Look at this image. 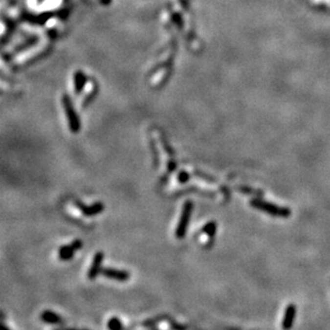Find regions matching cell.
Masks as SVG:
<instances>
[{"label":"cell","mask_w":330,"mask_h":330,"mask_svg":"<svg viewBox=\"0 0 330 330\" xmlns=\"http://www.w3.org/2000/svg\"><path fill=\"white\" fill-rule=\"evenodd\" d=\"M193 210H194L193 202L190 200H187L183 205L181 217H179L178 223H177L176 229V237L177 240H183L185 235H186L187 228H188V224H189V221H190V217H192Z\"/></svg>","instance_id":"7a4b0ae2"},{"label":"cell","mask_w":330,"mask_h":330,"mask_svg":"<svg viewBox=\"0 0 330 330\" xmlns=\"http://www.w3.org/2000/svg\"><path fill=\"white\" fill-rule=\"evenodd\" d=\"M40 318H41V321H43L44 323L53 324V325H60V324H63L62 317L57 315L55 312L49 310L43 311L41 315H40Z\"/></svg>","instance_id":"9c48e42d"},{"label":"cell","mask_w":330,"mask_h":330,"mask_svg":"<svg viewBox=\"0 0 330 330\" xmlns=\"http://www.w3.org/2000/svg\"><path fill=\"white\" fill-rule=\"evenodd\" d=\"M216 230H217V223L215 221H208L204 227L202 228V233L206 234L208 237H210V240L213 241L216 234Z\"/></svg>","instance_id":"30bf717a"},{"label":"cell","mask_w":330,"mask_h":330,"mask_svg":"<svg viewBox=\"0 0 330 330\" xmlns=\"http://www.w3.org/2000/svg\"><path fill=\"white\" fill-rule=\"evenodd\" d=\"M107 327L109 329H112V330H117V329H121L123 328L122 323L119 320L118 317H111L109 318V321L107 323Z\"/></svg>","instance_id":"7c38bea8"},{"label":"cell","mask_w":330,"mask_h":330,"mask_svg":"<svg viewBox=\"0 0 330 330\" xmlns=\"http://www.w3.org/2000/svg\"><path fill=\"white\" fill-rule=\"evenodd\" d=\"M101 274L103 276H105L106 278H109V279L120 281V282H125L129 280L131 277V275L125 270L110 268V267H103L101 270Z\"/></svg>","instance_id":"5b68a950"},{"label":"cell","mask_w":330,"mask_h":330,"mask_svg":"<svg viewBox=\"0 0 330 330\" xmlns=\"http://www.w3.org/2000/svg\"><path fill=\"white\" fill-rule=\"evenodd\" d=\"M250 205L257 210L264 212L268 215L281 218H287L292 215V211L287 207H282L273 203H269L267 201H263L261 199H252L250 200Z\"/></svg>","instance_id":"6da1fadb"},{"label":"cell","mask_w":330,"mask_h":330,"mask_svg":"<svg viewBox=\"0 0 330 330\" xmlns=\"http://www.w3.org/2000/svg\"><path fill=\"white\" fill-rule=\"evenodd\" d=\"M103 261H104V253L102 251L96 252L95 256L93 257V260H92L90 268L88 270V278L90 280H94L97 277V275L101 273Z\"/></svg>","instance_id":"8992f818"},{"label":"cell","mask_w":330,"mask_h":330,"mask_svg":"<svg viewBox=\"0 0 330 330\" xmlns=\"http://www.w3.org/2000/svg\"><path fill=\"white\" fill-rule=\"evenodd\" d=\"M296 313H297L296 306H295L294 304H289L286 307L285 317H283V321H282L281 326L283 329H289L293 327L295 317H296Z\"/></svg>","instance_id":"ba28073f"},{"label":"cell","mask_w":330,"mask_h":330,"mask_svg":"<svg viewBox=\"0 0 330 330\" xmlns=\"http://www.w3.org/2000/svg\"><path fill=\"white\" fill-rule=\"evenodd\" d=\"M62 104L63 108H65V112L66 114L69 130H71V132H74V134H76V132L80 131V120L78 118V114L75 111L71 98L67 95H63Z\"/></svg>","instance_id":"3957f363"},{"label":"cell","mask_w":330,"mask_h":330,"mask_svg":"<svg viewBox=\"0 0 330 330\" xmlns=\"http://www.w3.org/2000/svg\"><path fill=\"white\" fill-rule=\"evenodd\" d=\"M176 169V163L173 160L169 161V164H168V173H171L175 171Z\"/></svg>","instance_id":"9a60e30c"},{"label":"cell","mask_w":330,"mask_h":330,"mask_svg":"<svg viewBox=\"0 0 330 330\" xmlns=\"http://www.w3.org/2000/svg\"><path fill=\"white\" fill-rule=\"evenodd\" d=\"M82 248L83 242L80 240H75L69 245H66L59 248V250H58V258H59L61 261H68V260L73 259L75 254L74 252L80 250Z\"/></svg>","instance_id":"277c9868"},{"label":"cell","mask_w":330,"mask_h":330,"mask_svg":"<svg viewBox=\"0 0 330 330\" xmlns=\"http://www.w3.org/2000/svg\"><path fill=\"white\" fill-rule=\"evenodd\" d=\"M239 190H241V192H242V193H245L246 195H258V194L261 195L262 194L261 192H258V190H254V189L249 188V187H240Z\"/></svg>","instance_id":"5bb4252c"},{"label":"cell","mask_w":330,"mask_h":330,"mask_svg":"<svg viewBox=\"0 0 330 330\" xmlns=\"http://www.w3.org/2000/svg\"><path fill=\"white\" fill-rule=\"evenodd\" d=\"M76 205L78 206L79 211L88 217L98 215V214H101L104 211V204L101 203V202H96V203L92 205H85L80 201H77Z\"/></svg>","instance_id":"52a82bcc"},{"label":"cell","mask_w":330,"mask_h":330,"mask_svg":"<svg viewBox=\"0 0 330 330\" xmlns=\"http://www.w3.org/2000/svg\"><path fill=\"white\" fill-rule=\"evenodd\" d=\"M189 178H190V176H189V173L186 172V171H179V173L177 175V181L181 183V184H185V183H187L189 181Z\"/></svg>","instance_id":"4fadbf2b"},{"label":"cell","mask_w":330,"mask_h":330,"mask_svg":"<svg viewBox=\"0 0 330 330\" xmlns=\"http://www.w3.org/2000/svg\"><path fill=\"white\" fill-rule=\"evenodd\" d=\"M86 83V77L83 75V73H76L75 75V91L76 93H80L82 92L84 86Z\"/></svg>","instance_id":"8fae6325"}]
</instances>
